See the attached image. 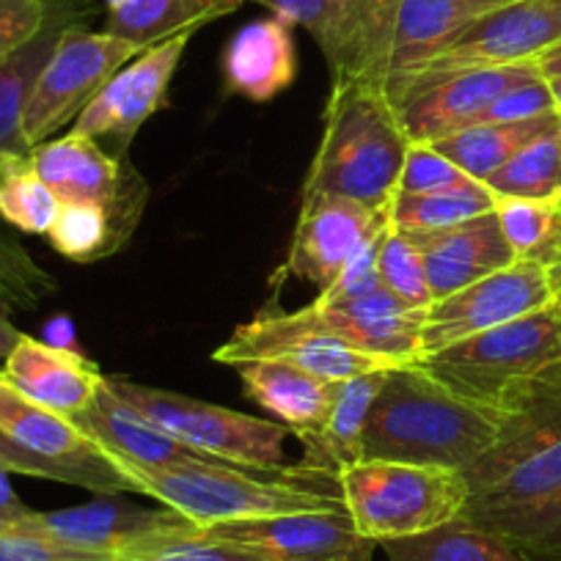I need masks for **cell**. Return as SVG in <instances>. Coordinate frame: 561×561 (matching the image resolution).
I'll return each mask as SVG.
<instances>
[{"label": "cell", "mask_w": 561, "mask_h": 561, "mask_svg": "<svg viewBox=\"0 0 561 561\" xmlns=\"http://www.w3.org/2000/svg\"><path fill=\"white\" fill-rule=\"evenodd\" d=\"M18 531L36 534L67 548L85 550V553L111 556L116 561L118 556L152 548L165 539L191 537L198 531V526L169 506L149 510V506L118 501L116 495H96L89 504L72 506V510H34V515Z\"/></svg>", "instance_id": "4fadbf2b"}, {"label": "cell", "mask_w": 561, "mask_h": 561, "mask_svg": "<svg viewBox=\"0 0 561 561\" xmlns=\"http://www.w3.org/2000/svg\"><path fill=\"white\" fill-rule=\"evenodd\" d=\"M0 433L28 455L56 466L64 484H75L96 495L138 493L133 479L72 419L31 402L3 375H0Z\"/></svg>", "instance_id": "7c38bea8"}, {"label": "cell", "mask_w": 561, "mask_h": 561, "mask_svg": "<svg viewBox=\"0 0 561 561\" xmlns=\"http://www.w3.org/2000/svg\"><path fill=\"white\" fill-rule=\"evenodd\" d=\"M45 342L53 344V347L75 350V328L69 322V317H53L45 328Z\"/></svg>", "instance_id": "681fc988"}, {"label": "cell", "mask_w": 561, "mask_h": 561, "mask_svg": "<svg viewBox=\"0 0 561 561\" xmlns=\"http://www.w3.org/2000/svg\"><path fill=\"white\" fill-rule=\"evenodd\" d=\"M306 325L344 339L364 353L380 355L393 364H419L421 331L427 309H413L386 287L336 306L309 304L298 309Z\"/></svg>", "instance_id": "ffe728a7"}, {"label": "cell", "mask_w": 561, "mask_h": 561, "mask_svg": "<svg viewBox=\"0 0 561 561\" xmlns=\"http://www.w3.org/2000/svg\"><path fill=\"white\" fill-rule=\"evenodd\" d=\"M0 468L9 473H23V477H36V479H50V482H61L64 477L56 466L39 460V457L28 455L25 449H20L12 438L0 433Z\"/></svg>", "instance_id": "7dc6e473"}, {"label": "cell", "mask_w": 561, "mask_h": 561, "mask_svg": "<svg viewBox=\"0 0 561 561\" xmlns=\"http://www.w3.org/2000/svg\"><path fill=\"white\" fill-rule=\"evenodd\" d=\"M191 36L193 34L171 36V39L138 53L83 107V113L75 118L72 133L89 135L96 144L113 140L118 154L124 158V149L133 144L135 133L144 127V122L169 105V85L185 56Z\"/></svg>", "instance_id": "2e32d148"}, {"label": "cell", "mask_w": 561, "mask_h": 561, "mask_svg": "<svg viewBox=\"0 0 561 561\" xmlns=\"http://www.w3.org/2000/svg\"><path fill=\"white\" fill-rule=\"evenodd\" d=\"M94 14L91 0H61L50 23L28 45L0 58V158L7 152H31L23 138V118L42 69L50 61L58 39L72 25H85Z\"/></svg>", "instance_id": "484cf974"}, {"label": "cell", "mask_w": 561, "mask_h": 561, "mask_svg": "<svg viewBox=\"0 0 561 561\" xmlns=\"http://www.w3.org/2000/svg\"><path fill=\"white\" fill-rule=\"evenodd\" d=\"M58 289L56 278L31 256L28 248L7 231L0 220V311H34Z\"/></svg>", "instance_id": "f35d334b"}, {"label": "cell", "mask_w": 561, "mask_h": 561, "mask_svg": "<svg viewBox=\"0 0 561 561\" xmlns=\"http://www.w3.org/2000/svg\"><path fill=\"white\" fill-rule=\"evenodd\" d=\"M553 202H556V207H559V209H561V191H559V196H556V198H553Z\"/></svg>", "instance_id": "9f6ffc18"}, {"label": "cell", "mask_w": 561, "mask_h": 561, "mask_svg": "<svg viewBox=\"0 0 561 561\" xmlns=\"http://www.w3.org/2000/svg\"><path fill=\"white\" fill-rule=\"evenodd\" d=\"M473 182L477 180H471L460 165L451 163L435 147H430V144H410L408 154H404L402 174H399L397 193L421 196V193L457 191V187H468Z\"/></svg>", "instance_id": "60d3db41"}, {"label": "cell", "mask_w": 561, "mask_h": 561, "mask_svg": "<svg viewBox=\"0 0 561 561\" xmlns=\"http://www.w3.org/2000/svg\"><path fill=\"white\" fill-rule=\"evenodd\" d=\"M477 526L510 542L528 561H561V490L537 506L499 512H462Z\"/></svg>", "instance_id": "836d02e7"}, {"label": "cell", "mask_w": 561, "mask_h": 561, "mask_svg": "<svg viewBox=\"0 0 561 561\" xmlns=\"http://www.w3.org/2000/svg\"><path fill=\"white\" fill-rule=\"evenodd\" d=\"M495 218L515 259L556 264L561 242V209L553 198L495 196Z\"/></svg>", "instance_id": "d590c367"}, {"label": "cell", "mask_w": 561, "mask_h": 561, "mask_svg": "<svg viewBox=\"0 0 561 561\" xmlns=\"http://www.w3.org/2000/svg\"><path fill=\"white\" fill-rule=\"evenodd\" d=\"M553 304L559 300L548 267L531 259H517L510 267L430 306L421 331V358Z\"/></svg>", "instance_id": "30bf717a"}, {"label": "cell", "mask_w": 561, "mask_h": 561, "mask_svg": "<svg viewBox=\"0 0 561 561\" xmlns=\"http://www.w3.org/2000/svg\"><path fill=\"white\" fill-rule=\"evenodd\" d=\"M140 50L133 42L107 31L72 25L64 31L50 61L42 69L23 118V138L28 149L45 140L83 113V107L105 89L107 80L127 67Z\"/></svg>", "instance_id": "ba28073f"}, {"label": "cell", "mask_w": 561, "mask_h": 561, "mask_svg": "<svg viewBox=\"0 0 561 561\" xmlns=\"http://www.w3.org/2000/svg\"><path fill=\"white\" fill-rule=\"evenodd\" d=\"M140 495L180 512L198 528L215 523L259 520V517L298 515V512H339L342 499L306 488L309 473H287L284 479H262L248 468L226 462H185L169 468H122ZM317 482V479H314Z\"/></svg>", "instance_id": "3957f363"}, {"label": "cell", "mask_w": 561, "mask_h": 561, "mask_svg": "<svg viewBox=\"0 0 561 561\" xmlns=\"http://www.w3.org/2000/svg\"><path fill=\"white\" fill-rule=\"evenodd\" d=\"M419 364L451 393L495 413L512 386L561 364V304L462 339Z\"/></svg>", "instance_id": "8992f818"}, {"label": "cell", "mask_w": 561, "mask_h": 561, "mask_svg": "<svg viewBox=\"0 0 561 561\" xmlns=\"http://www.w3.org/2000/svg\"><path fill=\"white\" fill-rule=\"evenodd\" d=\"M548 273H550V284H553L556 300H559V304H561V262L559 264H550Z\"/></svg>", "instance_id": "f5cc1de1"}, {"label": "cell", "mask_w": 561, "mask_h": 561, "mask_svg": "<svg viewBox=\"0 0 561 561\" xmlns=\"http://www.w3.org/2000/svg\"><path fill=\"white\" fill-rule=\"evenodd\" d=\"M270 14L300 25L317 42L333 85L386 89L402 0H253Z\"/></svg>", "instance_id": "52a82bcc"}, {"label": "cell", "mask_w": 561, "mask_h": 561, "mask_svg": "<svg viewBox=\"0 0 561 561\" xmlns=\"http://www.w3.org/2000/svg\"><path fill=\"white\" fill-rule=\"evenodd\" d=\"M124 3H129V0H105V7H107V12H113V9L124 7Z\"/></svg>", "instance_id": "11a10c76"}, {"label": "cell", "mask_w": 561, "mask_h": 561, "mask_svg": "<svg viewBox=\"0 0 561 561\" xmlns=\"http://www.w3.org/2000/svg\"><path fill=\"white\" fill-rule=\"evenodd\" d=\"M493 410L466 402L421 364L388 371L364 433V457L468 471L493 446Z\"/></svg>", "instance_id": "6da1fadb"}, {"label": "cell", "mask_w": 561, "mask_h": 561, "mask_svg": "<svg viewBox=\"0 0 561 561\" xmlns=\"http://www.w3.org/2000/svg\"><path fill=\"white\" fill-rule=\"evenodd\" d=\"M213 360L226 366H237L242 360H280L325 382H344L369 371L404 366L364 353L331 333L314 331L298 311H264L253 317L215 350Z\"/></svg>", "instance_id": "8fae6325"}, {"label": "cell", "mask_w": 561, "mask_h": 561, "mask_svg": "<svg viewBox=\"0 0 561 561\" xmlns=\"http://www.w3.org/2000/svg\"><path fill=\"white\" fill-rule=\"evenodd\" d=\"M133 237V229L122 224L102 204L61 202L47 240L69 262H96L116 253Z\"/></svg>", "instance_id": "d6a6232c"}, {"label": "cell", "mask_w": 561, "mask_h": 561, "mask_svg": "<svg viewBox=\"0 0 561 561\" xmlns=\"http://www.w3.org/2000/svg\"><path fill=\"white\" fill-rule=\"evenodd\" d=\"M534 64L455 69V72H402L388 78V96L410 144H435L473 127L504 91L534 78Z\"/></svg>", "instance_id": "9c48e42d"}, {"label": "cell", "mask_w": 561, "mask_h": 561, "mask_svg": "<svg viewBox=\"0 0 561 561\" xmlns=\"http://www.w3.org/2000/svg\"><path fill=\"white\" fill-rule=\"evenodd\" d=\"M388 207H371L333 193H304L287 264L278 275H298L322 293L353 253L391 224Z\"/></svg>", "instance_id": "ac0fdd59"}, {"label": "cell", "mask_w": 561, "mask_h": 561, "mask_svg": "<svg viewBox=\"0 0 561 561\" xmlns=\"http://www.w3.org/2000/svg\"><path fill=\"white\" fill-rule=\"evenodd\" d=\"M493 209L495 193L484 182H473L468 187L444 193H421V196L397 193L388 207V218L391 226L402 231H440Z\"/></svg>", "instance_id": "e575fe53"}, {"label": "cell", "mask_w": 561, "mask_h": 561, "mask_svg": "<svg viewBox=\"0 0 561 561\" xmlns=\"http://www.w3.org/2000/svg\"><path fill=\"white\" fill-rule=\"evenodd\" d=\"M23 336L25 333H20L18 328L12 325L9 314H3V311H0V369H3V364H7L9 355L14 353V347H18L20 339Z\"/></svg>", "instance_id": "f907efd6"}, {"label": "cell", "mask_w": 561, "mask_h": 561, "mask_svg": "<svg viewBox=\"0 0 561 561\" xmlns=\"http://www.w3.org/2000/svg\"><path fill=\"white\" fill-rule=\"evenodd\" d=\"M380 280L388 293L397 295L413 309H430L433 293H430L427 267H424V253L410 231L388 226L380 245Z\"/></svg>", "instance_id": "ab89813d"}, {"label": "cell", "mask_w": 561, "mask_h": 561, "mask_svg": "<svg viewBox=\"0 0 561 561\" xmlns=\"http://www.w3.org/2000/svg\"><path fill=\"white\" fill-rule=\"evenodd\" d=\"M410 234L424 253L433 304L517 262L501 231L495 209L451 229L410 231Z\"/></svg>", "instance_id": "44dd1931"}, {"label": "cell", "mask_w": 561, "mask_h": 561, "mask_svg": "<svg viewBox=\"0 0 561 561\" xmlns=\"http://www.w3.org/2000/svg\"><path fill=\"white\" fill-rule=\"evenodd\" d=\"M36 171L58 202H91L111 209L127 229L135 231L149 191L122 154H107L89 135L69 129L31 149Z\"/></svg>", "instance_id": "9a60e30c"}, {"label": "cell", "mask_w": 561, "mask_h": 561, "mask_svg": "<svg viewBox=\"0 0 561 561\" xmlns=\"http://www.w3.org/2000/svg\"><path fill=\"white\" fill-rule=\"evenodd\" d=\"M561 42V0H510L468 25L438 56L410 72L534 64ZM402 75V72H397Z\"/></svg>", "instance_id": "5bb4252c"}, {"label": "cell", "mask_w": 561, "mask_h": 561, "mask_svg": "<svg viewBox=\"0 0 561 561\" xmlns=\"http://www.w3.org/2000/svg\"><path fill=\"white\" fill-rule=\"evenodd\" d=\"M72 421L118 468H169L209 460L135 413L124 399L111 391L107 380L94 402Z\"/></svg>", "instance_id": "603a6c76"}, {"label": "cell", "mask_w": 561, "mask_h": 561, "mask_svg": "<svg viewBox=\"0 0 561 561\" xmlns=\"http://www.w3.org/2000/svg\"><path fill=\"white\" fill-rule=\"evenodd\" d=\"M245 397L293 427L295 435L314 433L325 424L336 397V382H325L280 360H242L234 366Z\"/></svg>", "instance_id": "4316f807"}, {"label": "cell", "mask_w": 561, "mask_h": 561, "mask_svg": "<svg viewBox=\"0 0 561 561\" xmlns=\"http://www.w3.org/2000/svg\"><path fill=\"white\" fill-rule=\"evenodd\" d=\"M534 67H537V72L542 75L545 80L561 78V42H559V45L550 47V50H545L542 56L534 61Z\"/></svg>", "instance_id": "816d5d0a"}, {"label": "cell", "mask_w": 561, "mask_h": 561, "mask_svg": "<svg viewBox=\"0 0 561 561\" xmlns=\"http://www.w3.org/2000/svg\"><path fill=\"white\" fill-rule=\"evenodd\" d=\"M561 262V242H559V259H556V264H559Z\"/></svg>", "instance_id": "6f0895ef"}, {"label": "cell", "mask_w": 561, "mask_h": 561, "mask_svg": "<svg viewBox=\"0 0 561 561\" xmlns=\"http://www.w3.org/2000/svg\"><path fill=\"white\" fill-rule=\"evenodd\" d=\"M220 72L229 94L251 102H270L287 91L298 75L293 25L275 14L242 25L224 47Z\"/></svg>", "instance_id": "cb8c5ba5"}, {"label": "cell", "mask_w": 561, "mask_h": 561, "mask_svg": "<svg viewBox=\"0 0 561 561\" xmlns=\"http://www.w3.org/2000/svg\"><path fill=\"white\" fill-rule=\"evenodd\" d=\"M0 375L31 402L67 419L83 413L105 386L100 366L91 364L78 350L53 347L34 336L20 339Z\"/></svg>", "instance_id": "7402d4cb"}, {"label": "cell", "mask_w": 561, "mask_h": 561, "mask_svg": "<svg viewBox=\"0 0 561 561\" xmlns=\"http://www.w3.org/2000/svg\"><path fill=\"white\" fill-rule=\"evenodd\" d=\"M204 537L245 545L267 561H371L377 542L355 531L344 510L215 523Z\"/></svg>", "instance_id": "d6986e66"}, {"label": "cell", "mask_w": 561, "mask_h": 561, "mask_svg": "<svg viewBox=\"0 0 561 561\" xmlns=\"http://www.w3.org/2000/svg\"><path fill=\"white\" fill-rule=\"evenodd\" d=\"M559 113H548V116L517 124H473V127L460 129L449 138L435 140L430 147H435L451 163L460 165L471 180L488 182L506 160L515 158L526 147L528 140L559 127Z\"/></svg>", "instance_id": "f546056e"}, {"label": "cell", "mask_w": 561, "mask_h": 561, "mask_svg": "<svg viewBox=\"0 0 561 561\" xmlns=\"http://www.w3.org/2000/svg\"><path fill=\"white\" fill-rule=\"evenodd\" d=\"M550 83V91H553V102H556V113L561 116V78L556 80H548Z\"/></svg>", "instance_id": "db71d44e"}, {"label": "cell", "mask_w": 561, "mask_h": 561, "mask_svg": "<svg viewBox=\"0 0 561 561\" xmlns=\"http://www.w3.org/2000/svg\"><path fill=\"white\" fill-rule=\"evenodd\" d=\"M116 561H267L245 545L224 542V539L204 537L202 528L191 537L165 539V542L140 548L118 556Z\"/></svg>", "instance_id": "b9f144b4"}, {"label": "cell", "mask_w": 561, "mask_h": 561, "mask_svg": "<svg viewBox=\"0 0 561 561\" xmlns=\"http://www.w3.org/2000/svg\"><path fill=\"white\" fill-rule=\"evenodd\" d=\"M510 0H402L393 36V69L410 72L457 39L482 14Z\"/></svg>", "instance_id": "83f0119b"}, {"label": "cell", "mask_w": 561, "mask_h": 561, "mask_svg": "<svg viewBox=\"0 0 561 561\" xmlns=\"http://www.w3.org/2000/svg\"><path fill=\"white\" fill-rule=\"evenodd\" d=\"M388 371L391 369L369 371V375L336 382V397H333V408L325 424L314 433L300 435V440L306 444V460L298 466L300 471L314 479L331 477L336 482L344 468L364 460L366 424H369L371 408L380 397Z\"/></svg>", "instance_id": "d4e9b609"}, {"label": "cell", "mask_w": 561, "mask_h": 561, "mask_svg": "<svg viewBox=\"0 0 561 561\" xmlns=\"http://www.w3.org/2000/svg\"><path fill=\"white\" fill-rule=\"evenodd\" d=\"M245 0H129L107 12L105 31L133 42L140 50L234 14Z\"/></svg>", "instance_id": "f1b7e54d"}, {"label": "cell", "mask_w": 561, "mask_h": 561, "mask_svg": "<svg viewBox=\"0 0 561 561\" xmlns=\"http://www.w3.org/2000/svg\"><path fill=\"white\" fill-rule=\"evenodd\" d=\"M336 484L355 531L377 545L433 531L468 504L466 477L438 466L364 457L344 468Z\"/></svg>", "instance_id": "277c9868"}, {"label": "cell", "mask_w": 561, "mask_h": 561, "mask_svg": "<svg viewBox=\"0 0 561 561\" xmlns=\"http://www.w3.org/2000/svg\"><path fill=\"white\" fill-rule=\"evenodd\" d=\"M380 548L388 561H528L510 542L462 515L433 531L391 539Z\"/></svg>", "instance_id": "4dcf8cb0"}, {"label": "cell", "mask_w": 561, "mask_h": 561, "mask_svg": "<svg viewBox=\"0 0 561 561\" xmlns=\"http://www.w3.org/2000/svg\"><path fill=\"white\" fill-rule=\"evenodd\" d=\"M495 440L468 471V499L561 440V364L517 382L495 404Z\"/></svg>", "instance_id": "e0dca14e"}, {"label": "cell", "mask_w": 561, "mask_h": 561, "mask_svg": "<svg viewBox=\"0 0 561 561\" xmlns=\"http://www.w3.org/2000/svg\"><path fill=\"white\" fill-rule=\"evenodd\" d=\"M111 391L140 413L165 435L176 438L196 455L226 466L248 468L259 473H289L287 466L289 430L280 421L237 413L220 404L182 393L149 388L124 377H105Z\"/></svg>", "instance_id": "5b68a950"}, {"label": "cell", "mask_w": 561, "mask_h": 561, "mask_svg": "<svg viewBox=\"0 0 561 561\" xmlns=\"http://www.w3.org/2000/svg\"><path fill=\"white\" fill-rule=\"evenodd\" d=\"M484 185L495 196L556 198L561 191V124L528 140Z\"/></svg>", "instance_id": "8d00e7d4"}, {"label": "cell", "mask_w": 561, "mask_h": 561, "mask_svg": "<svg viewBox=\"0 0 561 561\" xmlns=\"http://www.w3.org/2000/svg\"><path fill=\"white\" fill-rule=\"evenodd\" d=\"M561 490V440L548 446L539 455L528 457L526 462L512 468L510 473L484 488L482 493L471 495L466 512H499V510H523L537 506L553 499Z\"/></svg>", "instance_id": "74e56055"}, {"label": "cell", "mask_w": 561, "mask_h": 561, "mask_svg": "<svg viewBox=\"0 0 561 561\" xmlns=\"http://www.w3.org/2000/svg\"><path fill=\"white\" fill-rule=\"evenodd\" d=\"M548 113H556L553 91L542 75H534V78L504 91L477 124H517L548 116Z\"/></svg>", "instance_id": "ee69618b"}, {"label": "cell", "mask_w": 561, "mask_h": 561, "mask_svg": "<svg viewBox=\"0 0 561 561\" xmlns=\"http://www.w3.org/2000/svg\"><path fill=\"white\" fill-rule=\"evenodd\" d=\"M410 138L386 89L366 83L331 85L322 138L304 193H333L371 207L397 196Z\"/></svg>", "instance_id": "7a4b0ae2"}, {"label": "cell", "mask_w": 561, "mask_h": 561, "mask_svg": "<svg viewBox=\"0 0 561 561\" xmlns=\"http://www.w3.org/2000/svg\"><path fill=\"white\" fill-rule=\"evenodd\" d=\"M61 202L36 171L31 152L0 158V220L23 234L47 237Z\"/></svg>", "instance_id": "1f68e13d"}, {"label": "cell", "mask_w": 561, "mask_h": 561, "mask_svg": "<svg viewBox=\"0 0 561 561\" xmlns=\"http://www.w3.org/2000/svg\"><path fill=\"white\" fill-rule=\"evenodd\" d=\"M31 515H34V510L23 504V499L14 493L12 482H9V471L0 468V534H12L23 528Z\"/></svg>", "instance_id": "c3c4849f"}, {"label": "cell", "mask_w": 561, "mask_h": 561, "mask_svg": "<svg viewBox=\"0 0 561 561\" xmlns=\"http://www.w3.org/2000/svg\"><path fill=\"white\" fill-rule=\"evenodd\" d=\"M61 0H0V58L42 34Z\"/></svg>", "instance_id": "f6af8a7d"}, {"label": "cell", "mask_w": 561, "mask_h": 561, "mask_svg": "<svg viewBox=\"0 0 561 561\" xmlns=\"http://www.w3.org/2000/svg\"><path fill=\"white\" fill-rule=\"evenodd\" d=\"M0 561H113L111 556L67 548L36 534H0Z\"/></svg>", "instance_id": "bcb514c9"}, {"label": "cell", "mask_w": 561, "mask_h": 561, "mask_svg": "<svg viewBox=\"0 0 561 561\" xmlns=\"http://www.w3.org/2000/svg\"><path fill=\"white\" fill-rule=\"evenodd\" d=\"M391 226V224H388ZM388 226H382L377 234H371L358 251L353 253L347 264L339 270L336 278L317 295L314 304L317 306H336V304H347V300L364 298V295L375 293V289L382 287L380 280V245L382 237H386Z\"/></svg>", "instance_id": "7bdbcfd3"}]
</instances>
